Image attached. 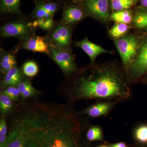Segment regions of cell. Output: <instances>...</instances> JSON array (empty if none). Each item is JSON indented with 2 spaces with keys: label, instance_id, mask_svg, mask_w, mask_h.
I'll list each match as a JSON object with an SVG mask.
<instances>
[{
  "label": "cell",
  "instance_id": "83f0119b",
  "mask_svg": "<svg viewBox=\"0 0 147 147\" xmlns=\"http://www.w3.org/2000/svg\"><path fill=\"white\" fill-rule=\"evenodd\" d=\"M32 16L36 19L48 18L53 17L54 15L48 13L46 11L36 6L34 10L32 13Z\"/></svg>",
  "mask_w": 147,
  "mask_h": 147
},
{
  "label": "cell",
  "instance_id": "d590c367",
  "mask_svg": "<svg viewBox=\"0 0 147 147\" xmlns=\"http://www.w3.org/2000/svg\"><path fill=\"white\" fill-rule=\"evenodd\" d=\"M146 75L147 77H146V82H147V74L146 75H145V76H146Z\"/></svg>",
  "mask_w": 147,
  "mask_h": 147
},
{
  "label": "cell",
  "instance_id": "f546056e",
  "mask_svg": "<svg viewBox=\"0 0 147 147\" xmlns=\"http://www.w3.org/2000/svg\"><path fill=\"white\" fill-rule=\"evenodd\" d=\"M31 84H32V83L30 80L28 78H26L25 77L24 79L18 84L17 87L20 91L21 96L26 89L27 87L28 86Z\"/></svg>",
  "mask_w": 147,
  "mask_h": 147
},
{
  "label": "cell",
  "instance_id": "1f68e13d",
  "mask_svg": "<svg viewBox=\"0 0 147 147\" xmlns=\"http://www.w3.org/2000/svg\"><path fill=\"white\" fill-rule=\"evenodd\" d=\"M141 3L144 7H147V0H141Z\"/></svg>",
  "mask_w": 147,
  "mask_h": 147
},
{
  "label": "cell",
  "instance_id": "5b68a950",
  "mask_svg": "<svg viewBox=\"0 0 147 147\" xmlns=\"http://www.w3.org/2000/svg\"><path fill=\"white\" fill-rule=\"evenodd\" d=\"M126 71L132 80L141 79L147 74V38L142 42L136 57Z\"/></svg>",
  "mask_w": 147,
  "mask_h": 147
},
{
  "label": "cell",
  "instance_id": "3957f363",
  "mask_svg": "<svg viewBox=\"0 0 147 147\" xmlns=\"http://www.w3.org/2000/svg\"><path fill=\"white\" fill-rule=\"evenodd\" d=\"M142 42L140 39L132 35L123 37L116 40V47L126 71L136 57Z\"/></svg>",
  "mask_w": 147,
  "mask_h": 147
},
{
  "label": "cell",
  "instance_id": "6da1fadb",
  "mask_svg": "<svg viewBox=\"0 0 147 147\" xmlns=\"http://www.w3.org/2000/svg\"><path fill=\"white\" fill-rule=\"evenodd\" d=\"M8 125L23 147H88L82 139L88 121L71 104L34 99L20 106Z\"/></svg>",
  "mask_w": 147,
  "mask_h": 147
},
{
  "label": "cell",
  "instance_id": "2e32d148",
  "mask_svg": "<svg viewBox=\"0 0 147 147\" xmlns=\"http://www.w3.org/2000/svg\"><path fill=\"white\" fill-rule=\"evenodd\" d=\"M15 107V102L8 96L0 92L1 116L7 118L13 113Z\"/></svg>",
  "mask_w": 147,
  "mask_h": 147
},
{
  "label": "cell",
  "instance_id": "ac0fdd59",
  "mask_svg": "<svg viewBox=\"0 0 147 147\" xmlns=\"http://www.w3.org/2000/svg\"><path fill=\"white\" fill-rule=\"evenodd\" d=\"M35 2L36 6L44 9L53 15L57 12L62 5L59 1L38 0L35 1Z\"/></svg>",
  "mask_w": 147,
  "mask_h": 147
},
{
  "label": "cell",
  "instance_id": "8fae6325",
  "mask_svg": "<svg viewBox=\"0 0 147 147\" xmlns=\"http://www.w3.org/2000/svg\"><path fill=\"white\" fill-rule=\"evenodd\" d=\"M76 45L80 47L86 53L90 59L91 63H93L96 58L100 54L113 52V51L105 50L100 45L93 43L90 41L87 38L76 42Z\"/></svg>",
  "mask_w": 147,
  "mask_h": 147
},
{
  "label": "cell",
  "instance_id": "836d02e7",
  "mask_svg": "<svg viewBox=\"0 0 147 147\" xmlns=\"http://www.w3.org/2000/svg\"><path fill=\"white\" fill-rule=\"evenodd\" d=\"M109 147L108 146H104V145H103V146H100V147Z\"/></svg>",
  "mask_w": 147,
  "mask_h": 147
},
{
  "label": "cell",
  "instance_id": "44dd1931",
  "mask_svg": "<svg viewBox=\"0 0 147 147\" xmlns=\"http://www.w3.org/2000/svg\"><path fill=\"white\" fill-rule=\"evenodd\" d=\"M87 139L90 142L101 141L103 139L102 129L99 127L93 125L87 129Z\"/></svg>",
  "mask_w": 147,
  "mask_h": 147
},
{
  "label": "cell",
  "instance_id": "30bf717a",
  "mask_svg": "<svg viewBox=\"0 0 147 147\" xmlns=\"http://www.w3.org/2000/svg\"><path fill=\"white\" fill-rule=\"evenodd\" d=\"M23 48L33 52L50 54V43L42 37L32 35L24 40Z\"/></svg>",
  "mask_w": 147,
  "mask_h": 147
},
{
  "label": "cell",
  "instance_id": "484cf974",
  "mask_svg": "<svg viewBox=\"0 0 147 147\" xmlns=\"http://www.w3.org/2000/svg\"><path fill=\"white\" fill-rule=\"evenodd\" d=\"M1 92L8 96L13 102H18L21 101L20 91L17 86L7 87L1 90Z\"/></svg>",
  "mask_w": 147,
  "mask_h": 147
},
{
  "label": "cell",
  "instance_id": "e575fe53",
  "mask_svg": "<svg viewBox=\"0 0 147 147\" xmlns=\"http://www.w3.org/2000/svg\"><path fill=\"white\" fill-rule=\"evenodd\" d=\"M35 1H38V0H35ZM47 1H62V0H47Z\"/></svg>",
  "mask_w": 147,
  "mask_h": 147
},
{
  "label": "cell",
  "instance_id": "f1b7e54d",
  "mask_svg": "<svg viewBox=\"0 0 147 147\" xmlns=\"http://www.w3.org/2000/svg\"><path fill=\"white\" fill-rule=\"evenodd\" d=\"M36 26H39L40 28L48 30L52 28L54 25L53 17L48 18L37 19L36 21Z\"/></svg>",
  "mask_w": 147,
  "mask_h": 147
},
{
  "label": "cell",
  "instance_id": "5bb4252c",
  "mask_svg": "<svg viewBox=\"0 0 147 147\" xmlns=\"http://www.w3.org/2000/svg\"><path fill=\"white\" fill-rule=\"evenodd\" d=\"M21 0H1V13L21 15Z\"/></svg>",
  "mask_w": 147,
  "mask_h": 147
},
{
  "label": "cell",
  "instance_id": "d6986e66",
  "mask_svg": "<svg viewBox=\"0 0 147 147\" xmlns=\"http://www.w3.org/2000/svg\"><path fill=\"white\" fill-rule=\"evenodd\" d=\"M111 18L117 23L128 24L131 22L132 16L131 12L129 11H119L112 13Z\"/></svg>",
  "mask_w": 147,
  "mask_h": 147
},
{
  "label": "cell",
  "instance_id": "4dcf8cb0",
  "mask_svg": "<svg viewBox=\"0 0 147 147\" xmlns=\"http://www.w3.org/2000/svg\"><path fill=\"white\" fill-rule=\"evenodd\" d=\"M111 147H127V145L123 142H119L112 145Z\"/></svg>",
  "mask_w": 147,
  "mask_h": 147
},
{
  "label": "cell",
  "instance_id": "9c48e42d",
  "mask_svg": "<svg viewBox=\"0 0 147 147\" xmlns=\"http://www.w3.org/2000/svg\"><path fill=\"white\" fill-rule=\"evenodd\" d=\"M116 103L113 101H98L79 113L93 118L100 117L108 115Z\"/></svg>",
  "mask_w": 147,
  "mask_h": 147
},
{
  "label": "cell",
  "instance_id": "8992f818",
  "mask_svg": "<svg viewBox=\"0 0 147 147\" xmlns=\"http://www.w3.org/2000/svg\"><path fill=\"white\" fill-rule=\"evenodd\" d=\"M1 35L4 38L13 37L24 40L32 34L31 26L29 24L24 21H17L3 25L1 28Z\"/></svg>",
  "mask_w": 147,
  "mask_h": 147
},
{
  "label": "cell",
  "instance_id": "52a82bcc",
  "mask_svg": "<svg viewBox=\"0 0 147 147\" xmlns=\"http://www.w3.org/2000/svg\"><path fill=\"white\" fill-rule=\"evenodd\" d=\"M71 32L69 27L62 24L59 25L50 35L51 45L64 50H69Z\"/></svg>",
  "mask_w": 147,
  "mask_h": 147
},
{
  "label": "cell",
  "instance_id": "4fadbf2b",
  "mask_svg": "<svg viewBox=\"0 0 147 147\" xmlns=\"http://www.w3.org/2000/svg\"><path fill=\"white\" fill-rule=\"evenodd\" d=\"M63 9V24L67 26L79 22L85 16V11L76 6H65Z\"/></svg>",
  "mask_w": 147,
  "mask_h": 147
},
{
  "label": "cell",
  "instance_id": "7a4b0ae2",
  "mask_svg": "<svg viewBox=\"0 0 147 147\" xmlns=\"http://www.w3.org/2000/svg\"><path fill=\"white\" fill-rule=\"evenodd\" d=\"M63 84L57 92L73 105L82 100L98 99L117 102L129 99L132 92L123 71L114 65L95 66Z\"/></svg>",
  "mask_w": 147,
  "mask_h": 147
},
{
  "label": "cell",
  "instance_id": "7c38bea8",
  "mask_svg": "<svg viewBox=\"0 0 147 147\" xmlns=\"http://www.w3.org/2000/svg\"><path fill=\"white\" fill-rule=\"evenodd\" d=\"M23 71L16 66L11 69L3 76L1 83V90L7 87L17 86L25 78Z\"/></svg>",
  "mask_w": 147,
  "mask_h": 147
},
{
  "label": "cell",
  "instance_id": "ba28073f",
  "mask_svg": "<svg viewBox=\"0 0 147 147\" xmlns=\"http://www.w3.org/2000/svg\"><path fill=\"white\" fill-rule=\"evenodd\" d=\"M109 0H86L84 3L86 13L95 18L106 21L109 17Z\"/></svg>",
  "mask_w": 147,
  "mask_h": 147
},
{
  "label": "cell",
  "instance_id": "ffe728a7",
  "mask_svg": "<svg viewBox=\"0 0 147 147\" xmlns=\"http://www.w3.org/2000/svg\"><path fill=\"white\" fill-rule=\"evenodd\" d=\"M136 2V0H111V7L117 11L126 10L131 8Z\"/></svg>",
  "mask_w": 147,
  "mask_h": 147
},
{
  "label": "cell",
  "instance_id": "cb8c5ba5",
  "mask_svg": "<svg viewBox=\"0 0 147 147\" xmlns=\"http://www.w3.org/2000/svg\"><path fill=\"white\" fill-rule=\"evenodd\" d=\"M134 134L137 142L142 144H147V124H142L137 127Z\"/></svg>",
  "mask_w": 147,
  "mask_h": 147
},
{
  "label": "cell",
  "instance_id": "277c9868",
  "mask_svg": "<svg viewBox=\"0 0 147 147\" xmlns=\"http://www.w3.org/2000/svg\"><path fill=\"white\" fill-rule=\"evenodd\" d=\"M50 54L51 58L66 76H70L76 72V63L69 50L58 48L50 44Z\"/></svg>",
  "mask_w": 147,
  "mask_h": 147
},
{
  "label": "cell",
  "instance_id": "7402d4cb",
  "mask_svg": "<svg viewBox=\"0 0 147 147\" xmlns=\"http://www.w3.org/2000/svg\"><path fill=\"white\" fill-rule=\"evenodd\" d=\"M22 71L25 76L28 77H34L38 72V66L33 61H28L24 64Z\"/></svg>",
  "mask_w": 147,
  "mask_h": 147
},
{
  "label": "cell",
  "instance_id": "603a6c76",
  "mask_svg": "<svg viewBox=\"0 0 147 147\" xmlns=\"http://www.w3.org/2000/svg\"><path fill=\"white\" fill-rule=\"evenodd\" d=\"M128 30L127 24L118 23L111 29L109 32L111 36L117 39L125 34Z\"/></svg>",
  "mask_w": 147,
  "mask_h": 147
},
{
  "label": "cell",
  "instance_id": "e0dca14e",
  "mask_svg": "<svg viewBox=\"0 0 147 147\" xmlns=\"http://www.w3.org/2000/svg\"><path fill=\"white\" fill-rule=\"evenodd\" d=\"M133 19L135 28L142 31L147 32V7L138 9L135 12Z\"/></svg>",
  "mask_w": 147,
  "mask_h": 147
},
{
  "label": "cell",
  "instance_id": "d4e9b609",
  "mask_svg": "<svg viewBox=\"0 0 147 147\" xmlns=\"http://www.w3.org/2000/svg\"><path fill=\"white\" fill-rule=\"evenodd\" d=\"M8 133V124L5 117L1 116L0 118V147H3Z\"/></svg>",
  "mask_w": 147,
  "mask_h": 147
},
{
  "label": "cell",
  "instance_id": "9a60e30c",
  "mask_svg": "<svg viewBox=\"0 0 147 147\" xmlns=\"http://www.w3.org/2000/svg\"><path fill=\"white\" fill-rule=\"evenodd\" d=\"M17 66L15 56L11 53H5L1 55L0 68L3 76L11 69Z\"/></svg>",
  "mask_w": 147,
  "mask_h": 147
},
{
  "label": "cell",
  "instance_id": "4316f807",
  "mask_svg": "<svg viewBox=\"0 0 147 147\" xmlns=\"http://www.w3.org/2000/svg\"><path fill=\"white\" fill-rule=\"evenodd\" d=\"M41 94L42 92L35 88L32 84H31L27 87L26 89L21 96V100L24 101L29 98H38V96L41 95Z\"/></svg>",
  "mask_w": 147,
  "mask_h": 147
},
{
  "label": "cell",
  "instance_id": "d6a6232c",
  "mask_svg": "<svg viewBox=\"0 0 147 147\" xmlns=\"http://www.w3.org/2000/svg\"><path fill=\"white\" fill-rule=\"evenodd\" d=\"M74 1L77 2H80L83 1H86V0H73Z\"/></svg>",
  "mask_w": 147,
  "mask_h": 147
}]
</instances>
